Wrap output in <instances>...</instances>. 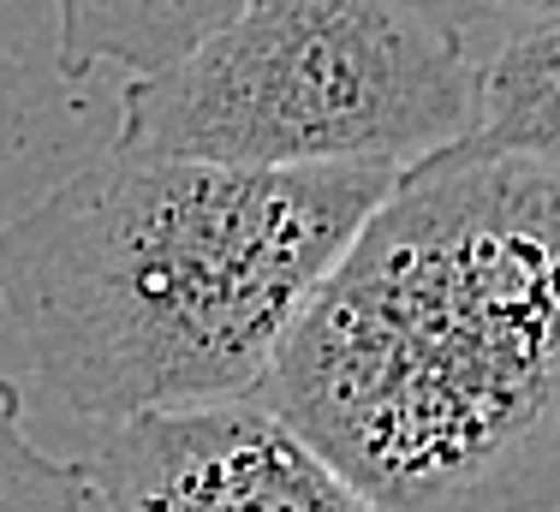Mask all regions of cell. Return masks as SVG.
Wrapping results in <instances>:
<instances>
[{
  "label": "cell",
  "instance_id": "obj_1",
  "mask_svg": "<svg viewBox=\"0 0 560 512\" xmlns=\"http://www.w3.org/2000/svg\"><path fill=\"white\" fill-rule=\"evenodd\" d=\"M250 399L382 512H555L560 167H399Z\"/></svg>",
  "mask_w": 560,
  "mask_h": 512
},
{
  "label": "cell",
  "instance_id": "obj_2",
  "mask_svg": "<svg viewBox=\"0 0 560 512\" xmlns=\"http://www.w3.org/2000/svg\"><path fill=\"white\" fill-rule=\"evenodd\" d=\"M399 167H78L0 233V310L96 423L250 399Z\"/></svg>",
  "mask_w": 560,
  "mask_h": 512
},
{
  "label": "cell",
  "instance_id": "obj_3",
  "mask_svg": "<svg viewBox=\"0 0 560 512\" xmlns=\"http://www.w3.org/2000/svg\"><path fill=\"white\" fill-rule=\"evenodd\" d=\"M465 43L418 0H250L126 78L119 155L215 167H411L471 131Z\"/></svg>",
  "mask_w": 560,
  "mask_h": 512
},
{
  "label": "cell",
  "instance_id": "obj_4",
  "mask_svg": "<svg viewBox=\"0 0 560 512\" xmlns=\"http://www.w3.org/2000/svg\"><path fill=\"white\" fill-rule=\"evenodd\" d=\"M90 470L102 512H382L257 399L138 411Z\"/></svg>",
  "mask_w": 560,
  "mask_h": 512
},
{
  "label": "cell",
  "instance_id": "obj_5",
  "mask_svg": "<svg viewBox=\"0 0 560 512\" xmlns=\"http://www.w3.org/2000/svg\"><path fill=\"white\" fill-rule=\"evenodd\" d=\"M245 7L250 0H55V66L66 84L102 66L150 78Z\"/></svg>",
  "mask_w": 560,
  "mask_h": 512
},
{
  "label": "cell",
  "instance_id": "obj_6",
  "mask_svg": "<svg viewBox=\"0 0 560 512\" xmlns=\"http://www.w3.org/2000/svg\"><path fill=\"white\" fill-rule=\"evenodd\" d=\"M447 150L560 167V24L518 31L477 66L471 131Z\"/></svg>",
  "mask_w": 560,
  "mask_h": 512
},
{
  "label": "cell",
  "instance_id": "obj_7",
  "mask_svg": "<svg viewBox=\"0 0 560 512\" xmlns=\"http://www.w3.org/2000/svg\"><path fill=\"white\" fill-rule=\"evenodd\" d=\"M0 512H102L90 459H60L24 423L19 387L0 375Z\"/></svg>",
  "mask_w": 560,
  "mask_h": 512
},
{
  "label": "cell",
  "instance_id": "obj_8",
  "mask_svg": "<svg viewBox=\"0 0 560 512\" xmlns=\"http://www.w3.org/2000/svg\"><path fill=\"white\" fill-rule=\"evenodd\" d=\"M435 19L442 24H506V31H542L560 24V0H435Z\"/></svg>",
  "mask_w": 560,
  "mask_h": 512
}]
</instances>
